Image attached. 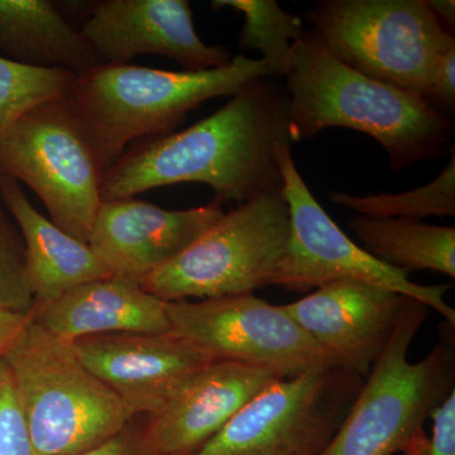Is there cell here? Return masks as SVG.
<instances>
[{"label": "cell", "mask_w": 455, "mask_h": 455, "mask_svg": "<svg viewBox=\"0 0 455 455\" xmlns=\"http://www.w3.org/2000/svg\"><path fill=\"white\" fill-rule=\"evenodd\" d=\"M0 455H40L33 444L13 377L3 358H0Z\"/></svg>", "instance_id": "obj_25"}, {"label": "cell", "mask_w": 455, "mask_h": 455, "mask_svg": "<svg viewBox=\"0 0 455 455\" xmlns=\"http://www.w3.org/2000/svg\"><path fill=\"white\" fill-rule=\"evenodd\" d=\"M35 307L26 276L25 244L0 202V309L25 311Z\"/></svg>", "instance_id": "obj_24"}, {"label": "cell", "mask_w": 455, "mask_h": 455, "mask_svg": "<svg viewBox=\"0 0 455 455\" xmlns=\"http://www.w3.org/2000/svg\"><path fill=\"white\" fill-rule=\"evenodd\" d=\"M33 320L68 343L95 335L171 333L166 301L140 283L114 276L80 284L55 300L35 305Z\"/></svg>", "instance_id": "obj_17"}, {"label": "cell", "mask_w": 455, "mask_h": 455, "mask_svg": "<svg viewBox=\"0 0 455 455\" xmlns=\"http://www.w3.org/2000/svg\"><path fill=\"white\" fill-rule=\"evenodd\" d=\"M290 211L281 191L224 214L140 286L161 300L226 298L271 284L286 253Z\"/></svg>", "instance_id": "obj_8"}, {"label": "cell", "mask_w": 455, "mask_h": 455, "mask_svg": "<svg viewBox=\"0 0 455 455\" xmlns=\"http://www.w3.org/2000/svg\"><path fill=\"white\" fill-rule=\"evenodd\" d=\"M221 204L167 211L136 196L101 202L88 244L110 276L142 283L211 229Z\"/></svg>", "instance_id": "obj_13"}, {"label": "cell", "mask_w": 455, "mask_h": 455, "mask_svg": "<svg viewBox=\"0 0 455 455\" xmlns=\"http://www.w3.org/2000/svg\"><path fill=\"white\" fill-rule=\"evenodd\" d=\"M427 313L423 302L406 299L390 341L320 455H416V449L427 448L419 444L425 421L455 391L453 339L443 340L415 363L407 358Z\"/></svg>", "instance_id": "obj_4"}, {"label": "cell", "mask_w": 455, "mask_h": 455, "mask_svg": "<svg viewBox=\"0 0 455 455\" xmlns=\"http://www.w3.org/2000/svg\"><path fill=\"white\" fill-rule=\"evenodd\" d=\"M427 103L439 110L453 109L455 104V41L440 51L431 71Z\"/></svg>", "instance_id": "obj_26"}, {"label": "cell", "mask_w": 455, "mask_h": 455, "mask_svg": "<svg viewBox=\"0 0 455 455\" xmlns=\"http://www.w3.org/2000/svg\"><path fill=\"white\" fill-rule=\"evenodd\" d=\"M74 75L33 68L0 56V131L29 108L68 92Z\"/></svg>", "instance_id": "obj_23"}, {"label": "cell", "mask_w": 455, "mask_h": 455, "mask_svg": "<svg viewBox=\"0 0 455 455\" xmlns=\"http://www.w3.org/2000/svg\"><path fill=\"white\" fill-rule=\"evenodd\" d=\"M331 200L358 215L379 220L421 221L424 218L454 217L455 215V154L442 173L424 187L400 194H370L353 196L331 193Z\"/></svg>", "instance_id": "obj_22"}, {"label": "cell", "mask_w": 455, "mask_h": 455, "mask_svg": "<svg viewBox=\"0 0 455 455\" xmlns=\"http://www.w3.org/2000/svg\"><path fill=\"white\" fill-rule=\"evenodd\" d=\"M32 317L33 309L28 313L0 309V358H3L9 346L13 343L20 331L31 322Z\"/></svg>", "instance_id": "obj_29"}, {"label": "cell", "mask_w": 455, "mask_h": 455, "mask_svg": "<svg viewBox=\"0 0 455 455\" xmlns=\"http://www.w3.org/2000/svg\"><path fill=\"white\" fill-rule=\"evenodd\" d=\"M433 436L420 455H455V391L434 410Z\"/></svg>", "instance_id": "obj_27"}, {"label": "cell", "mask_w": 455, "mask_h": 455, "mask_svg": "<svg viewBox=\"0 0 455 455\" xmlns=\"http://www.w3.org/2000/svg\"><path fill=\"white\" fill-rule=\"evenodd\" d=\"M278 164L283 181L281 193L290 211V236L271 284L304 292L334 281H362L423 302L454 328L455 310L445 301L451 284L412 283L409 274L355 244L311 194L293 161L291 145L280 147Z\"/></svg>", "instance_id": "obj_10"}, {"label": "cell", "mask_w": 455, "mask_h": 455, "mask_svg": "<svg viewBox=\"0 0 455 455\" xmlns=\"http://www.w3.org/2000/svg\"><path fill=\"white\" fill-rule=\"evenodd\" d=\"M287 107L274 77L254 80L187 130L128 147L104 175L101 202L181 182L208 185L220 204L281 191L278 149L291 145Z\"/></svg>", "instance_id": "obj_1"}, {"label": "cell", "mask_w": 455, "mask_h": 455, "mask_svg": "<svg viewBox=\"0 0 455 455\" xmlns=\"http://www.w3.org/2000/svg\"><path fill=\"white\" fill-rule=\"evenodd\" d=\"M0 202L22 236L27 283L35 305L55 300L80 284L110 277L88 243L33 208L16 180L0 176Z\"/></svg>", "instance_id": "obj_18"}, {"label": "cell", "mask_w": 455, "mask_h": 455, "mask_svg": "<svg viewBox=\"0 0 455 455\" xmlns=\"http://www.w3.org/2000/svg\"><path fill=\"white\" fill-rule=\"evenodd\" d=\"M66 94L36 104L0 131V176L27 185L53 224L88 243L106 170Z\"/></svg>", "instance_id": "obj_6"}, {"label": "cell", "mask_w": 455, "mask_h": 455, "mask_svg": "<svg viewBox=\"0 0 455 455\" xmlns=\"http://www.w3.org/2000/svg\"><path fill=\"white\" fill-rule=\"evenodd\" d=\"M277 379L233 362H212L147 418V444L157 455H196L245 403Z\"/></svg>", "instance_id": "obj_16"}, {"label": "cell", "mask_w": 455, "mask_h": 455, "mask_svg": "<svg viewBox=\"0 0 455 455\" xmlns=\"http://www.w3.org/2000/svg\"><path fill=\"white\" fill-rule=\"evenodd\" d=\"M75 455H157L147 444L143 427L128 425L122 433L103 444Z\"/></svg>", "instance_id": "obj_28"}, {"label": "cell", "mask_w": 455, "mask_h": 455, "mask_svg": "<svg viewBox=\"0 0 455 455\" xmlns=\"http://www.w3.org/2000/svg\"><path fill=\"white\" fill-rule=\"evenodd\" d=\"M132 418L154 415L212 359L173 334H107L71 343Z\"/></svg>", "instance_id": "obj_14"}, {"label": "cell", "mask_w": 455, "mask_h": 455, "mask_svg": "<svg viewBox=\"0 0 455 455\" xmlns=\"http://www.w3.org/2000/svg\"><path fill=\"white\" fill-rule=\"evenodd\" d=\"M80 32L104 64L125 65L140 55L166 57L185 71L224 68L233 56L200 38L187 0H104Z\"/></svg>", "instance_id": "obj_12"}, {"label": "cell", "mask_w": 455, "mask_h": 455, "mask_svg": "<svg viewBox=\"0 0 455 455\" xmlns=\"http://www.w3.org/2000/svg\"><path fill=\"white\" fill-rule=\"evenodd\" d=\"M363 381L337 366L277 379L196 455H320L339 430Z\"/></svg>", "instance_id": "obj_9"}, {"label": "cell", "mask_w": 455, "mask_h": 455, "mask_svg": "<svg viewBox=\"0 0 455 455\" xmlns=\"http://www.w3.org/2000/svg\"><path fill=\"white\" fill-rule=\"evenodd\" d=\"M0 50L18 64L74 76L104 64L49 0H0Z\"/></svg>", "instance_id": "obj_19"}, {"label": "cell", "mask_w": 455, "mask_h": 455, "mask_svg": "<svg viewBox=\"0 0 455 455\" xmlns=\"http://www.w3.org/2000/svg\"><path fill=\"white\" fill-rule=\"evenodd\" d=\"M212 8H232L243 14L238 46L259 51L274 77L286 76L293 44L305 32L300 17L287 13L275 0H214Z\"/></svg>", "instance_id": "obj_21"}, {"label": "cell", "mask_w": 455, "mask_h": 455, "mask_svg": "<svg viewBox=\"0 0 455 455\" xmlns=\"http://www.w3.org/2000/svg\"><path fill=\"white\" fill-rule=\"evenodd\" d=\"M406 299L385 287L341 280L283 307L335 366L366 379L390 341Z\"/></svg>", "instance_id": "obj_15"}, {"label": "cell", "mask_w": 455, "mask_h": 455, "mask_svg": "<svg viewBox=\"0 0 455 455\" xmlns=\"http://www.w3.org/2000/svg\"><path fill=\"white\" fill-rule=\"evenodd\" d=\"M291 143L329 128L372 137L385 148L392 171L447 151L454 123L429 103L358 73L335 59L310 29L293 44L286 76Z\"/></svg>", "instance_id": "obj_2"}, {"label": "cell", "mask_w": 455, "mask_h": 455, "mask_svg": "<svg viewBox=\"0 0 455 455\" xmlns=\"http://www.w3.org/2000/svg\"><path fill=\"white\" fill-rule=\"evenodd\" d=\"M260 77H274L265 60L243 55L206 71L103 64L74 76L66 95L107 172L132 143L171 133L204 101L233 97Z\"/></svg>", "instance_id": "obj_3"}, {"label": "cell", "mask_w": 455, "mask_h": 455, "mask_svg": "<svg viewBox=\"0 0 455 455\" xmlns=\"http://www.w3.org/2000/svg\"><path fill=\"white\" fill-rule=\"evenodd\" d=\"M166 313L171 334L193 344L212 361L233 362L278 379L335 367L283 307L253 293L169 301Z\"/></svg>", "instance_id": "obj_11"}, {"label": "cell", "mask_w": 455, "mask_h": 455, "mask_svg": "<svg viewBox=\"0 0 455 455\" xmlns=\"http://www.w3.org/2000/svg\"><path fill=\"white\" fill-rule=\"evenodd\" d=\"M305 18L335 59L427 103L434 62L455 41L425 0H323Z\"/></svg>", "instance_id": "obj_7"}, {"label": "cell", "mask_w": 455, "mask_h": 455, "mask_svg": "<svg viewBox=\"0 0 455 455\" xmlns=\"http://www.w3.org/2000/svg\"><path fill=\"white\" fill-rule=\"evenodd\" d=\"M40 455L99 447L133 420L122 401L84 366L68 341L32 320L3 355Z\"/></svg>", "instance_id": "obj_5"}, {"label": "cell", "mask_w": 455, "mask_h": 455, "mask_svg": "<svg viewBox=\"0 0 455 455\" xmlns=\"http://www.w3.org/2000/svg\"><path fill=\"white\" fill-rule=\"evenodd\" d=\"M425 2L430 11L439 18L440 22L453 32L455 26L454 0H425Z\"/></svg>", "instance_id": "obj_30"}, {"label": "cell", "mask_w": 455, "mask_h": 455, "mask_svg": "<svg viewBox=\"0 0 455 455\" xmlns=\"http://www.w3.org/2000/svg\"><path fill=\"white\" fill-rule=\"evenodd\" d=\"M348 227L377 259L410 274L433 271L455 277V228L357 215Z\"/></svg>", "instance_id": "obj_20"}]
</instances>
